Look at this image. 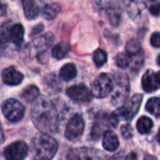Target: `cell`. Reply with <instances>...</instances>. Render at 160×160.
<instances>
[{
  "label": "cell",
  "mask_w": 160,
  "mask_h": 160,
  "mask_svg": "<svg viewBox=\"0 0 160 160\" xmlns=\"http://www.w3.org/2000/svg\"><path fill=\"white\" fill-rule=\"evenodd\" d=\"M35 127L46 134L55 133L58 129V112L54 104L45 97H38L33 104L31 112Z\"/></svg>",
  "instance_id": "cell-1"
},
{
  "label": "cell",
  "mask_w": 160,
  "mask_h": 160,
  "mask_svg": "<svg viewBox=\"0 0 160 160\" xmlns=\"http://www.w3.org/2000/svg\"><path fill=\"white\" fill-rule=\"evenodd\" d=\"M57 150L58 143L50 134L40 132L32 140L31 153L36 159H52L57 153Z\"/></svg>",
  "instance_id": "cell-2"
},
{
  "label": "cell",
  "mask_w": 160,
  "mask_h": 160,
  "mask_svg": "<svg viewBox=\"0 0 160 160\" xmlns=\"http://www.w3.org/2000/svg\"><path fill=\"white\" fill-rule=\"evenodd\" d=\"M24 36V28L21 23L4 22L0 27V51H6L9 45L21 48Z\"/></svg>",
  "instance_id": "cell-3"
},
{
  "label": "cell",
  "mask_w": 160,
  "mask_h": 160,
  "mask_svg": "<svg viewBox=\"0 0 160 160\" xmlns=\"http://www.w3.org/2000/svg\"><path fill=\"white\" fill-rule=\"evenodd\" d=\"M113 85V78L108 73H102L94 81L91 92L94 97L98 98H103L112 93Z\"/></svg>",
  "instance_id": "cell-4"
},
{
  "label": "cell",
  "mask_w": 160,
  "mask_h": 160,
  "mask_svg": "<svg viewBox=\"0 0 160 160\" xmlns=\"http://www.w3.org/2000/svg\"><path fill=\"white\" fill-rule=\"evenodd\" d=\"M24 106L17 99L8 98L2 104V112L10 122L16 123L22 119L24 115Z\"/></svg>",
  "instance_id": "cell-5"
},
{
  "label": "cell",
  "mask_w": 160,
  "mask_h": 160,
  "mask_svg": "<svg viewBox=\"0 0 160 160\" xmlns=\"http://www.w3.org/2000/svg\"><path fill=\"white\" fill-rule=\"evenodd\" d=\"M84 130V120L81 114H75L68 121L66 130L65 136L68 141H75L79 139Z\"/></svg>",
  "instance_id": "cell-6"
},
{
  "label": "cell",
  "mask_w": 160,
  "mask_h": 160,
  "mask_svg": "<svg viewBox=\"0 0 160 160\" xmlns=\"http://www.w3.org/2000/svg\"><path fill=\"white\" fill-rule=\"evenodd\" d=\"M142 95L141 94H136L134 95L125 105L124 107H122L121 109L118 110V112H116V113L118 114V116H122L124 117L126 120H131L133 119V117L138 113L142 101Z\"/></svg>",
  "instance_id": "cell-7"
},
{
  "label": "cell",
  "mask_w": 160,
  "mask_h": 160,
  "mask_svg": "<svg viewBox=\"0 0 160 160\" xmlns=\"http://www.w3.org/2000/svg\"><path fill=\"white\" fill-rule=\"evenodd\" d=\"M28 146L25 142L18 141L9 144L4 151V157L8 160H22L28 155Z\"/></svg>",
  "instance_id": "cell-8"
},
{
  "label": "cell",
  "mask_w": 160,
  "mask_h": 160,
  "mask_svg": "<svg viewBox=\"0 0 160 160\" xmlns=\"http://www.w3.org/2000/svg\"><path fill=\"white\" fill-rule=\"evenodd\" d=\"M67 95L76 102H90L93 98L92 92L84 84H77L67 89Z\"/></svg>",
  "instance_id": "cell-9"
},
{
  "label": "cell",
  "mask_w": 160,
  "mask_h": 160,
  "mask_svg": "<svg viewBox=\"0 0 160 160\" xmlns=\"http://www.w3.org/2000/svg\"><path fill=\"white\" fill-rule=\"evenodd\" d=\"M47 0H22L24 15L28 20L36 19L46 5Z\"/></svg>",
  "instance_id": "cell-10"
},
{
  "label": "cell",
  "mask_w": 160,
  "mask_h": 160,
  "mask_svg": "<svg viewBox=\"0 0 160 160\" xmlns=\"http://www.w3.org/2000/svg\"><path fill=\"white\" fill-rule=\"evenodd\" d=\"M2 80L8 85H19L23 81V75L14 67H8L2 71Z\"/></svg>",
  "instance_id": "cell-11"
},
{
  "label": "cell",
  "mask_w": 160,
  "mask_h": 160,
  "mask_svg": "<svg viewBox=\"0 0 160 160\" xmlns=\"http://www.w3.org/2000/svg\"><path fill=\"white\" fill-rule=\"evenodd\" d=\"M102 143H103L104 149L109 152L116 151L117 148L119 147V140L117 136L115 135V133L111 130H107L104 133Z\"/></svg>",
  "instance_id": "cell-12"
},
{
  "label": "cell",
  "mask_w": 160,
  "mask_h": 160,
  "mask_svg": "<svg viewBox=\"0 0 160 160\" xmlns=\"http://www.w3.org/2000/svg\"><path fill=\"white\" fill-rule=\"evenodd\" d=\"M142 88L146 92H153L158 89V85L156 80V73L153 70H147L146 73L143 75L142 80Z\"/></svg>",
  "instance_id": "cell-13"
},
{
  "label": "cell",
  "mask_w": 160,
  "mask_h": 160,
  "mask_svg": "<svg viewBox=\"0 0 160 160\" xmlns=\"http://www.w3.org/2000/svg\"><path fill=\"white\" fill-rule=\"evenodd\" d=\"M54 39V36L52 35L51 33H48L46 35H43L39 38H38L33 45H34V48L38 51V52H44L46 51L52 43Z\"/></svg>",
  "instance_id": "cell-14"
},
{
  "label": "cell",
  "mask_w": 160,
  "mask_h": 160,
  "mask_svg": "<svg viewBox=\"0 0 160 160\" xmlns=\"http://www.w3.org/2000/svg\"><path fill=\"white\" fill-rule=\"evenodd\" d=\"M70 51V44L67 41H61L54 45L52 50V56L54 59L60 60L67 56Z\"/></svg>",
  "instance_id": "cell-15"
},
{
  "label": "cell",
  "mask_w": 160,
  "mask_h": 160,
  "mask_svg": "<svg viewBox=\"0 0 160 160\" xmlns=\"http://www.w3.org/2000/svg\"><path fill=\"white\" fill-rule=\"evenodd\" d=\"M61 8L57 3H50L46 4L41 9V15L46 20H52L54 19L60 12Z\"/></svg>",
  "instance_id": "cell-16"
},
{
  "label": "cell",
  "mask_w": 160,
  "mask_h": 160,
  "mask_svg": "<svg viewBox=\"0 0 160 160\" xmlns=\"http://www.w3.org/2000/svg\"><path fill=\"white\" fill-rule=\"evenodd\" d=\"M59 76L62 80L68 82L73 80L77 76V69L74 64L72 63H68L64 65L59 72Z\"/></svg>",
  "instance_id": "cell-17"
},
{
  "label": "cell",
  "mask_w": 160,
  "mask_h": 160,
  "mask_svg": "<svg viewBox=\"0 0 160 160\" xmlns=\"http://www.w3.org/2000/svg\"><path fill=\"white\" fill-rule=\"evenodd\" d=\"M21 97L27 103L34 102L39 97V89L36 85H29L22 90Z\"/></svg>",
  "instance_id": "cell-18"
},
{
  "label": "cell",
  "mask_w": 160,
  "mask_h": 160,
  "mask_svg": "<svg viewBox=\"0 0 160 160\" xmlns=\"http://www.w3.org/2000/svg\"><path fill=\"white\" fill-rule=\"evenodd\" d=\"M152 128H153V121L149 117L142 116L137 122V129L142 134L148 133L152 129Z\"/></svg>",
  "instance_id": "cell-19"
},
{
  "label": "cell",
  "mask_w": 160,
  "mask_h": 160,
  "mask_svg": "<svg viewBox=\"0 0 160 160\" xmlns=\"http://www.w3.org/2000/svg\"><path fill=\"white\" fill-rule=\"evenodd\" d=\"M146 111L156 117L160 118V98H152L146 104Z\"/></svg>",
  "instance_id": "cell-20"
},
{
  "label": "cell",
  "mask_w": 160,
  "mask_h": 160,
  "mask_svg": "<svg viewBox=\"0 0 160 160\" xmlns=\"http://www.w3.org/2000/svg\"><path fill=\"white\" fill-rule=\"evenodd\" d=\"M141 43L137 39H131L127 44V52L130 56H136L139 55V52H141Z\"/></svg>",
  "instance_id": "cell-21"
},
{
  "label": "cell",
  "mask_w": 160,
  "mask_h": 160,
  "mask_svg": "<svg viewBox=\"0 0 160 160\" xmlns=\"http://www.w3.org/2000/svg\"><path fill=\"white\" fill-rule=\"evenodd\" d=\"M131 57L132 56H130L128 52L119 53L115 58L116 65L121 68H126L129 66V64L131 62Z\"/></svg>",
  "instance_id": "cell-22"
},
{
  "label": "cell",
  "mask_w": 160,
  "mask_h": 160,
  "mask_svg": "<svg viewBox=\"0 0 160 160\" xmlns=\"http://www.w3.org/2000/svg\"><path fill=\"white\" fill-rule=\"evenodd\" d=\"M93 58L97 67H102L107 62V53L105 51L101 49H98L95 51Z\"/></svg>",
  "instance_id": "cell-23"
},
{
  "label": "cell",
  "mask_w": 160,
  "mask_h": 160,
  "mask_svg": "<svg viewBox=\"0 0 160 160\" xmlns=\"http://www.w3.org/2000/svg\"><path fill=\"white\" fill-rule=\"evenodd\" d=\"M121 134L125 139H129L133 135V128L130 125H125L121 128Z\"/></svg>",
  "instance_id": "cell-24"
},
{
  "label": "cell",
  "mask_w": 160,
  "mask_h": 160,
  "mask_svg": "<svg viewBox=\"0 0 160 160\" xmlns=\"http://www.w3.org/2000/svg\"><path fill=\"white\" fill-rule=\"evenodd\" d=\"M151 44L156 48H160V32H156L151 36Z\"/></svg>",
  "instance_id": "cell-25"
},
{
  "label": "cell",
  "mask_w": 160,
  "mask_h": 160,
  "mask_svg": "<svg viewBox=\"0 0 160 160\" xmlns=\"http://www.w3.org/2000/svg\"><path fill=\"white\" fill-rule=\"evenodd\" d=\"M149 9H150V12L153 14V15H159L160 13V3L158 2H154L152 3V5L149 7Z\"/></svg>",
  "instance_id": "cell-26"
},
{
  "label": "cell",
  "mask_w": 160,
  "mask_h": 160,
  "mask_svg": "<svg viewBox=\"0 0 160 160\" xmlns=\"http://www.w3.org/2000/svg\"><path fill=\"white\" fill-rule=\"evenodd\" d=\"M43 30V25L42 24H38V26H36L34 29H33V31H32V34H31V36L32 37H34L36 34H38V33H39L40 31H42Z\"/></svg>",
  "instance_id": "cell-27"
},
{
  "label": "cell",
  "mask_w": 160,
  "mask_h": 160,
  "mask_svg": "<svg viewBox=\"0 0 160 160\" xmlns=\"http://www.w3.org/2000/svg\"><path fill=\"white\" fill-rule=\"evenodd\" d=\"M7 13V6L0 1V16H4Z\"/></svg>",
  "instance_id": "cell-28"
},
{
  "label": "cell",
  "mask_w": 160,
  "mask_h": 160,
  "mask_svg": "<svg viewBox=\"0 0 160 160\" xmlns=\"http://www.w3.org/2000/svg\"><path fill=\"white\" fill-rule=\"evenodd\" d=\"M4 142H5V135H4V131H3L1 124H0V145L3 144Z\"/></svg>",
  "instance_id": "cell-29"
},
{
  "label": "cell",
  "mask_w": 160,
  "mask_h": 160,
  "mask_svg": "<svg viewBox=\"0 0 160 160\" xmlns=\"http://www.w3.org/2000/svg\"><path fill=\"white\" fill-rule=\"evenodd\" d=\"M156 80H157V83L160 88V71L156 73Z\"/></svg>",
  "instance_id": "cell-30"
},
{
  "label": "cell",
  "mask_w": 160,
  "mask_h": 160,
  "mask_svg": "<svg viewBox=\"0 0 160 160\" xmlns=\"http://www.w3.org/2000/svg\"><path fill=\"white\" fill-rule=\"evenodd\" d=\"M158 141L160 142V129L159 131H158Z\"/></svg>",
  "instance_id": "cell-31"
},
{
  "label": "cell",
  "mask_w": 160,
  "mask_h": 160,
  "mask_svg": "<svg viewBox=\"0 0 160 160\" xmlns=\"http://www.w3.org/2000/svg\"><path fill=\"white\" fill-rule=\"evenodd\" d=\"M158 64L160 66V54L158 55Z\"/></svg>",
  "instance_id": "cell-32"
}]
</instances>
